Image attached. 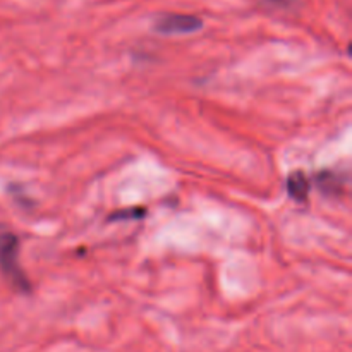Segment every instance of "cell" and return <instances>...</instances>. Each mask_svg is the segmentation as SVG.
<instances>
[{"instance_id":"1","label":"cell","mask_w":352,"mask_h":352,"mask_svg":"<svg viewBox=\"0 0 352 352\" xmlns=\"http://www.w3.org/2000/svg\"><path fill=\"white\" fill-rule=\"evenodd\" d=\"M19 237L12 230L0 226V272L14 291L30 296L33 287L19 265Z\"/></svg>"},{"instance_id":"2","label":"cell","mask_w":352,"mask_h":352,"mask_svg":"<svg viewBox=\"0 0 352 352\" xmlns=\"http://www.w3.org/2000/svg\"><path fill=\"white\" fill-rule=\"evenodd\" d=\"M203 28V21L192 14H164L155 21V31L160 34H191Z\"/></svg>"},{"instance_id":"3","label":"cell","mask_w":352,"mask_h":352,"mask_svg":"<svg viewBox=\"0 0 352 352\" xmlns=\"http://www.w3.org/2000/svg\"><path fill=\"white\" fill-rule=\"evenodd\" d=\"M316 186L322 191V195L330 196V198H339L344 195V189H346V179L340 174L336 172L323 170L316 175Z\"/></svg>"},{"instance_id":"4","label":"cell","mask_w":352,"mask_h":352,"mask_svg":"<svg viewBox=\"0 0 352 352\" xmlns=\"http://www.w3.org/2000/svg\"><path fill=\"white\" fill-rule=\"evenodd\" d=\"M309 191H311V184H309V179L306 177L305 172L298 170L292 172L287 177V195L291 196L294 201L298 203H306L308 201Z\"/></svg>"},{"instance_id":"5","label":"cell","mask_w":352,"mask_h":352,"mask_svg":"<svg viewBox=\"0 0 352 352\" xmlns=\"http://www.w3.org/2000/svg\"><path fill=\"white\" fill-rule=\"evenodd\" d=\"M144 215H146V210L144 208H129L112 213L109 217V222H113V220H140L144 219Z\"/></svg>"}]
</instances>
